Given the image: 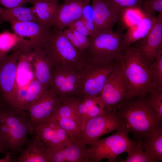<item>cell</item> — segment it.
I'll list each match as a JSON object with an SVG mask.
<instances>
[{"instance_id":"cell-2","label":"cell","mask_w":162,"mask_h":162,"mask_svg":"<svg viewBox=\"0 0 162 162\" xmlns=\"http://www.w3.org/2000/svg\"><path fill=\"white\" fill-rule=\"evenodd\" d=\"M118 61L128 82L127 100L146 96L155 89L151 81L149 65L134 46L123 51Z\"/></svg>"},{"instance_id":"cell-27","label":"cell","mask_w":162,"mask_h":162,"mask_svg":"<svg viewBox=\"0 0 162 162\" xmlns=\"http://www.w3.org/2000/svg\"><path fill=\"white\" fill-rule=\"evenodd\" d=\"M45 89L41 82L34 77L26 86L23 97L17 108L25 111L38 99Z\"/></svg>"},{"instance_id":"cell-10","label":"cell","mask_w":162,"mask_h":162,"mask_svg":"<svg viewBox=\"0 0 162 162\" xmlns=\"http://www.w3.org/2000/svg\"><path fill=\"white\" fill-rule=\"evenodd\" d=\"M117 62L107 63L87 62L81 72L82 82L79 96H99Z\"/></svg>"},{"instance_id":"cell-16","label":"cell","mask_w":162,"mask_h":162,"mask_svg":"<svg viewBox=\"0 0 162 162\" xmlns=\"http://www.w3.org/2000/svg\"><path fill=\"white\" fill-rule=\"evenodd\" d=\"M162 43V13H159L150 32L145 37L134 43L132 46L136 48L149 67L154 60Z\"/></svg>"},{"instance_id":"cell-28","label":"cell","mask_w":162,"mask_h":162,"mask_svg":"<svg viewBox=\"0 0 162 162\" xmlns=\"http://www.w3.org/2000/svg\"><path fill=\"white\" fill-rule=\"evenodd\" d=\"M149 69L151 81L155 88L162 91V45L159 48Z\"/></svg>"},{"instance_id":"cell-1","label":"cell","mask_w":162,"mask_h":162,"mask_svg":"<svg viewBox=\"0 0 162 162\" xmlns=\"http://www.w3.org/2000/svg\"><path fill=\"white\" fill-rule=\"evenodd\" d=\"M117 111L129 132L142 141L162 127V122L158 119L146 96L128 100Z\"/></svg>"},{"instance_id":"cell-20","label":"cell","mask_w":162,"mask_h":162,"mask_svg":"<svg viewBox=\"0 0 162 162\" xmlns=\"http://www.w3.org/2000/svg\"><path fill=\"white\" fill-rule=\"evenodd\" d=\"M142 12L143 16L141 21L138 24L129 28L124 34L122 41L123 51L145 37L154 25L156 17L153 14V12Z\"/></svg>"},{"instance_id":"cell-45","label":"cell","mask_w":162,"mask_h":162,"mask_svg":"<svg viewBox=\"0 0 162 162\" xmlns=\"http://www.w3.org/2000/svg\"><path fill=\"white\" fill-rule=\"evenodd\" d=\"M142 0V1H144L146 0Z\"/></svg>"},{"instance_id":"cell-33","label":"cell","mask_w":162,"mask_h":162,"mask_svg":"<svg viewBox=\"0 0 162 162\" xmlns=\"http://www.w3.org/2000/svg\"><path fill=\"white\" fill-rule=\"evenodd\" d=\"M141 11L162 13V0H146L142 1Z\"/></svg>"},{"instance_id":"cell-39","label":"cell","mask_w":162,"mask_h":162,"mask_svg":"<svg viewBox=\"0 0 162 162\" xmlns=\"http://www.w3.org/2000/svg\"><path fill=\"white\" fill-rule=\"evenodd\" d=\"M69 29L72 31L77 38L82 47L84 54L88 46V37L82 34L74 29Z\"/></svg>"},{"instance_id":"cell-36","label":"cell","mask_w":162,"mask_h":162,"mask_svg":"<svg viewBox=\"0 0 162 162\" xmlns=\"http://www.w3.org/2000/svg\"><path fill=\"white\" fill-rule=\"evenodd\" d=\"M34 0H0V4L6 8L22 6L27 3H31Z\"/></svg>"},{"instance_id":"cell-3","label":"cell","mask_w":162,"mask_h":162,"mask_svg":"<svg viewBox=\"0 0 162 162\" xmlns=\"http://www.w3.org/2000/svg\"><path fill=\"white\" fill-rule=\"evenodd\" d=\"M10 23L18 39L13 47L25 55L45 52L51 39L52 26L32 21Z\"/></svg>"},{"instance_id":"cell-46","label":"cell","mask_w":162,"mask_h":162,"mask_svg":"<svg viewBox=\"0 0 162 162\" xmlns=\"http://www.w3.org/2000/svg\"><path fill=\"white\" fill-rule=\"evenodd\" d=\"M0 101H1V99H0Z\"/></svg>"},{"instance_id":"cell-31","label":"cell","mask_w":162,"mask_h":162,"mask_svg":"<svg viewBox=\"0 0 162 162\" xmlns=\"http://www.w3.org/2000/svg\"><path fill=\"white\" fill-rule=\"evenodd\" d=\"M147 100L159 120L162 122V91L154 89L149 93Z\"/></svg>"},{"instance_id":"cell-29","label":"cell","mask_w":162,"mask_h":162,"mask_svg":"<svg viewBox=\"0 0 162 162\" xmlns=\"http://www.w3.org/2000/svg\"><path fill=\"white\" fill-rule=\"evenodd\" d=\"M103 0L109 7L118 16L119 19L127 10H140L142 3V0Z\"/></svg>"},{"instance_id":"cell-25","label":"cell","mask_w":162,"mask_h":162,"mask_svg":"<svg viewBox=\"0 0 162 162\" xmlns=\"http://www.w3.org/2000/svg\"><path fill=\"white\" fill-rule=\"evenodd\" d=\"M142 142V147L153 161H162V127L153 132Z\"/></svg>"},{"instance_id":"cell-34","label":"cell","mask_w":162,"mask_h":162,"mask_svg":"<svg viewBox=\"0 0 162 162\" xmlns=\"http://www.w3.org/2000/svg\"><path fill=\"white\" fill-rule=\"evenodd\" d=\"M67 28L74 29L81 34L89 37V34L84 20L81 17L70 24Z\"/></svg>"},{"instance_id":"cell-44","label":"cell","mask_w":162,"mask_h":162,"mask_svg":"<svg viewBox=\"0 0 162 162\" xmlns=\"http://www.w3.org/2000/svg\"><path fill=\"white\" fill-rule=\"evenodd\" d=\"M2 9L3 8H2L1 7H0V13H2Z\"/></svg>"},{"instance_id":"cell-14","label":"cell","mask_w":162,"mask_h":162,"mask_svg":"<svg viewBox=\"0 0 162 162\" xmlns=\"http://www.w3.org/2000/svg\"><path fill=\"white\" fill-rule=\"evenodd\" d=\"M79 96H72L61 100V103L51 116L58 125L75 140H80L81 126L76 107Z\"/></svg>"},{"instance_id":"cell-23","label":"cell","mask_w":162,"mask_h":162,"mask_svg":"<svg viewBox=\"0 0 162 162\" xmlns=\"http://www.w3.org/2000/svg\"><path fill=\"white\" fill-rule=\"evenodd\" d=\"M16 162H49L44 143L35 135L28 140L26 147L19 156L13 159Z\"/></svg>"},{"instance_id":"cell-13","label":"cell","mask_w":162,"mask_h":162,"mask_svg":"<svg viewBox=\"0 0 162 162\" xmlns=\"http://www.w3.org/2000/svg\"><path fill=\"white\" fill-rule=\"evenodd\" d=\"M61 102L58 96L50 88L44 90L38 99L25 111L31 124L30 134H33L36 127L44 123L52 116Z\"/></svg>"},{"instance_id":"cell-21","label":"cell","mask_w":162,"mask_h":162,"mask_svg":"<svg viewBox=\"0 0 162 162\" xmlns=\"http://www.w3.org/2000/svg\"><path fill=\"white\" fill-rule=\"evenodd\" d=\"M94 14V34L113 30L118 16L105 3L103 0H91Z\"/></svg>"},{"instance_id":"cell-17","label":"cell","mask_w":162,"mask_h":162,"mask_svg":"<svg viewBox=\"0 0 162 162\" xmlns=\"http://www.w3.org/2000/svg\"><path fill=\"white\" fill-rule=\"evenodd\" d=\"M44 145L49 162H87L88 147L80 140H76L59 149Z\"/></svg>"},{"instance_id":"cell-38","label":"cell","mask_w":162,"mask_h":162,"mask_svg":"<svg viewBox=\"0 0 162 162\" xmlns=\"http://www.w3.org/2000/svg\"><path fill=\"white\" fill-rule=\"evenodd\" d=\"M63 31L66 38L71 44L81 52L83 54V50L77 38L72 31L68 28L64 29Z\"/></svg>"},{"instance_id":"cell-37","label":"cell","mask_w":162,"mask_h":162,"mask_svg":"<svg viewBox=\"0 0 162 162\" xmlns=\"http://www.w3.org/2000/svg\"><path fill=\"white\" fill-rule=\"evenodd\" d=\"M84 21H93L94 22V14L92 4L89 3L86 5L82 10V17Z\"/></svg>"},{"instance_id":"cell-5","label":"cell","mask_w":162,"mask_h":162,"mask_svg":"<svg viewBox=\"0 0 162 162\" xmlns=\"http://www.w3.org/2000/svg\"><path fill=\"white\" fill-rule=\"evenodd\" d=\"M122 30L119 28L88 37V46L84 54L87 62L107 63L118 61L123 51Z\"/></svg>"},{"instance_id":"cell-40","label":"cell","mask_w":162,"mask_h":162,"mask_svg":"<svg viewBox=\"0 0 162 162\" xmlns=\"http://www.w3.org/2000/svg\"><path fill=\"white\" fill-rule=\"evenodd\" d=\"M9 142L3 132L0 125V153L5 155L9 152Z\"/></svg>"},{"instance_id":"cell-18","label":"cell","mask_w":162,"mask_h":162,"mask_svg":"<svg viewBox=\"0 0 162 162\" xmlns=\"http://www.w3.org/2000/svg\"><path fill=\"white\" fill-rule=\"evenodd\" d=\"M91 0H68L59 4L51 26L63 31L82 17L83 9Z\"/></svg>"},{"instance_id":"cell-42","label":"cell","mask_w":162,"mask_h":162,"mask_svg":"<svg viewBox=\"0 0 162 162\" xmlns=\"http://www.w3.org/2000/svg\"><path fill=\"white\" fill-rule=\"evenodd\" d=\"M8 54V52L0 50V65Z\"/></svg>"},{"instance_id":"cell-7","label":"cell","mask_w":162,"mask_h":162,"mask_svg":"<svg viewBox=\"0 0 162 162\" xmlns=\"http://www.w3.org/2000/svg\"><path fill=\"white\" fill-rule=\"evenodd\" d=\"M129 133L124 126L112 135L96 140L88 148L87 162H99L105 159L108 162H115L119 154L128 152L135 142L129 137Z\"/></svg>"},{"instance_id":"cell-6","label":"cell","mask_w":162,"mask_h":162,"mask_svg":"<svg viewBox=\"0 0 162 162\" xmlns=\"http://www.w3.org/2000/svg\"><path fill=\"white\" fill-rule=\"evenodd\" d=\"M0 125L9 131V152L12 155L20 152L28 141L27 134L31 130V124L27 112L11 107L1 100Z\"/></svg>"},{"instance_id":"cell-26","label":"cell","mask_w":162,"mask_h":162,"mask_svg":"<svg viewBox=\"0 0 162 162\" xmlns=\"http://www.w3.org/2000/svg\"><path fill=\"white\" fill-rule=\"evenodd\" d=\"M31 4H33V7L40 22L51 26V23L59 4L58 1L34 0Z\"/></svg>"},{"instance_id":"cell-43","label":"cell","mask_w":162,"mask_h":162,"mask_svg":"<svg viewBox=\"0 0 162 162\" xmlns=\"http://www.w3.org/2000/svg\"><path fill=\"white\" fill-rule=\"evenodd\" d=\"M41 0L47 1H59V0ZM62 0L63 1H64L68 0Z\"/></svg>"},{"instance_id":"cell-11","label":"cell","mask_w":162,"mask_h":162,"mask_svg":"<svg viewBox=\"0 0 162 162\" xmlns=\"http://www.w3.org/2000/svg\"><path fill=\"white\" fill-rule=\"evenodd\" d=\"M124 126L116 111H106L92 118L85 124L80 140L90 145L101 136Z\"/></svg>"},{"instance_id":"cell-12","label":"cell","mask_w":162,"mask_h":162,"mask_svg":"<svg viewBox=\"0 0 162 162\" xmlns=\"http://www.w3.org/2000/svg\"><path fill=\"white\" fill-rule=\"evenodd\" d=\"M82 75L81 72L66 68H54L49 87L61 100L80 93Z\"/></svg>"},{"instance_id":"cell-9","label":"cell","mask_w":162,"mask_h":162,"mask_svg":"<svg viewBox=\"0 0 162 162\" xmlns=\"http://www.w3.org/2000/svg\"><path fill=\"white\" fill-rule=\"evenodd\" d=\"M128 86L118 61L100 96L107 110L119 109L127 101Z\"/></svg>"},{"instance_id":"cell-30","label":"cell","mask_w":162,"mask_h":162,"mask_svg":"<svg viewBox=\"0 0 162 162\" xmlns=\"http://www.w3.org/2000/svg\"><path fill=\"white\" fill-rule=\"evenodd\" d=\"M141 140L135 142L128 152V155L124 160L120 162H153L142 147Z\"/></svg>"},{"instance_id":"cell-19","label":"cell","mask_w":162,"mask_h":162,"mask_svg":"<svg viewBox=\"0 0 162 162\" xmlns=\"http://www.w3.org/2000/svg\"><path fill=\"white\" fill-rule=\"evenodd\" d=\"M107 110L100 96L79 97L76 112L80 122L81 130L86 122Z\"/></svg>"},{"instance_id":"cell-24","label":"cell","mask_w":162,"mask_h":162,"mask_svg":"<svg viewBox=\"0 0 162 162\" xmlns=\"http://www.w3.org/2000/svg\"><path fill=\"white\" fill-rule=\"evenodd\" d=\"M32 21L40 22L33 7L23 6L3 8L0 13V23L4 22Z\"/></svg>"},{"instance_id":"cell-32","label":"cell","mask_w":162,"mask_h":162,"mask_svg":"<svg viewBox=\"0 0 162 162\" xmlns=\"http://www.w3.org/2000/svg\"><path fill=\"white\" fill-rule=\"evenodd\" d=\"M135 10L130 9L126 10L119 18L117 22L121 21V29L123 26L122 28H126L127 30L129 28L138 24L141 21L143 16L141 17L135 11Z\"/></svg>"},{"instance_id":"cell-15","label":"cell","mask_w":162,"mask_h":162,"mask_svg":"<svg viewBox=\"0 0 162 162\" xmlns=\"http://www.w3.org/2000/svg\"><path fill=\"white\" fill-rule=\"evenodd\" d=\"M33 134L46 145L56 149H62L76 140L71 139L52 117L36 127Z\"/></svg>"},{"instance_id":"cell-8","label":"cell","mask_w":162,"mask_h":162,"mask_svg":"<svg viewBox=\"0 0 162 162\" xmlns=\"http://www.w3.org/2000/svg\"><path fill=\"white\" fill-rule=\"evenodd\" d=\"M21 55L19 50L13 47L0 65V99L5 104L16 108L17 67Z\"/></svg>"},{"instance_id":"cell-41","label":"cell","mask_w":162,"mask_h":162,"mask_svg":"<svg viewBox=\"0 0 162 162\" xmlns=\"http://www.w3.org/2000/svg\"><path fill=\"white\" fill-rule=\"evenodd\" d=\"M12 154L8 152L5 155V157L0 159V162H13V159L12 158Z\"/></svg>"},{"instance_id":"cell-35","label":"cell","mask_w":162,"mask_h":162,"mask_svg":"<svg viewBox=\"0 0 162 162\" xmlns=\"http://www.w3.org/2000/svg\"><path fill=\"white\" fill-rule=\"evenodd\" d=\"M11 38L8 32H5L0 34V50L8 52L11 46L10 44Z\"/></svg>"},{"instance_id":"cell-22","label":"cell","mask_w":162,"mask_h":162,"mask_svg":"<svg viewBox=\"0 0 162 162\" xmlns=\"http://www.w3.org/2000/svg\"><path fill=\"white\" fill-rule=\"evenodd\" d=\"M26 56L32 67L34 77L45 88H49L51 74L54 68L49 57L44 54Z\"/></svg>"},{"instance_id":"cell-4","label":"cell","mask_w":162,"mask_h":162,"mask_svg":"<svg viewBox=\"0 0 162 162\" xmlns=\"http://www.w3.org/2000/svg\"><path fill=\"white\" fill-rule=\"evenodd\" d=\"M46 52L54 68H66L81 72L87 63L84 55L71 44L63 31L53 26Z\"/></svg>"}]
</instances>
